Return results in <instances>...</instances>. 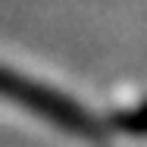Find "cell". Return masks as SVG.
Here are the masks:
<instances>
[{"label": "cell", "instance_id": "6da1fadb", "mask_svg": "<svg viewBox=\"0 0 147 147\" xmlns=\"http://www.w3.org/2000/svg\"><path fill=\"white\" fill-rule=\"evenodd\" d=\"M0 94H6L9 100L22 103V107H28L31 113L44 116L47 122L59 125V128L69 131V135L97 141V138H103V131H107V122H100L94 113H88L82 103H75L72 97L47 88V85H38V82H31V78L13 75V72H0Z\"/></svg>", "mask_w": 147, "mask_h": 147}, {"label": "cell", "instance_id": "7a4b0ae2", "mask_svg": "<svg viewBox=\"0 0 147 147\" xmlns=\"http://www.w3.org/2000/svg\"><path fill=\"white\" fill-rule=\"evenodd\" d=\"M107 128L131 135V138H147V97L141 103H135V107H122L116 113H110Z\"/></svg>", "mask_w": 147, "mask_h": 147}]
</instances>
